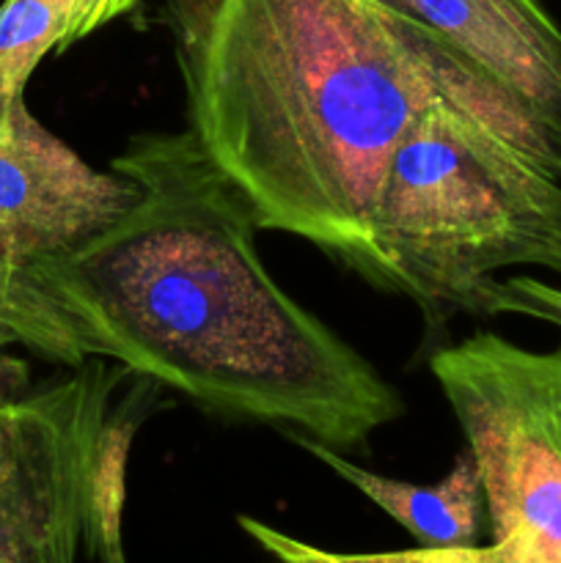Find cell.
<instances>
[{
	"label": "cell",
	"instance_id": "cell-1",
	"mask_svg": "<svg viewBox=\"0 0 561 563\" xmlns=\"http://www.w3.org/2000/svg\"><path fill=\"white\" fill-rule=\"evenodd\" d=\"M138 198L82 245L0 273L3 344L64 366L110 361L286 438L336 451L405 410L394 385L292 300L256 220L190 132H143L113 157Z\"/></svg>",
	"mask_w": 561,
	"mask_h": 563
},
{
	"label": "cell",
	"instance_id": "cell-2",
	"mask_svg": "<svg viewBox=\"0 0 561 563\" xmlns=\"http://www.w3.org/2000/svg\"><path fill=\"white\" fill-rule=\"evenodd\" d=\"M163 22L187 132L258 229L300 236L380 289L374 207L407 126L440 97L517 99L377 0H165Z\"/></svg>",
	"mask_w": 561,
	"mask_h": 563
},
{
	"label": "cell",
	"instance_id": "cell-3",
	"mask_svg": "<svg viewBox=\"0 0 561 563\" xmlns=\"http://www.w3.org/2000/svg\"><path fill=\"white\" fill-rule=\"evenodd\" d=\"M372 234L383 289L429 328L487 317L504 269L561 275L559 141L517 99H435L385 165Z\"/></svg>",
	"mask_w": 561,
	"mask_h": 563
},
{
	"label": "cell",
	"instance_id": "cell-4",
	"mask_svg": "<svg viewBox=\"0 0 561 563\" xmlns=\"http://www.w3.org/2000/svg\"><path fill=\"white\" fill-rule=\"evenodd\" d=\"M429 368L479 467L493 542L561 563V344L534 352L479 330Z\"/></svg>",
	"mask_w": 561,
	"mask_h": 563
},
{
	"label": "cell",
	"instance_id": "cell-5",
	"mask_svg": "<svg viewBox=\"0 0 561 563\" xmlns=\"http://www.w3.org/2000/svg\"><path fill=\"white\" fill-rule=\"evenodd\" d=\"M135 198L130 176L94 168L33 119L25 93H0V273L82 245Z\"/></svg>",
	"mask_w": 561,
	"mask_h": 563
},
{
	"label": "cell",
	"instance_id": "cell-6",
	"mask_svg": "<svg viewBox=\"0 0 561 563\" xmlns=\"http://www.w3.org/2000/svg\"><path fill=\"white\" fill-rule=\"evenodd\" d=\"M509 88L561 146V27L542 0H377Z\"/></svg>",
	"mask_w": 561,
	"mask_h": 563
},
{
	"label": "cell",
	"instance_id": "cell-7",
	"mask_svg": "<svg viewBox=\"0 0 561 563\" xmlns=\"http://www.w3.org/2000/svg\"><path fill=\"white\" fill-rule=\"evenodd\" d=\"M302 451L317 456L328 465L336 476L366 495L374 506L394 517L407 533H413L421 548H468L479 544L482 537V520L487 515L484 506L482 478L473 462L471 451H460L446 473V478L435 487H418V484L399 482V478L380 476L346 460L341 451L317 443L311 438H292Z\"/></svg>",
	"mask_w": 561,
	"mask_h": 563
},
{
	"label": "cell",
	"instance_id": "cell-8",
	"mask_svg": "<svg viewBox=\"0 0 561 563\" xmlns=\"http://www.w3.org/2000/svg\"><path fill=\"white\" fill-rule=\"evenodd\" d=\"M154 385L138 388L124 396L116 407H110L108 423L99 445L97 473L91 482V500H88V531L86 553L99 563H127L121 548V515L127 500V462H130L132 440L138 427L146 418V401L154 396Z\"/></svg>",
	"mask_w": 561,
	"mask_h": 563
},
{
	"label": "cell",
	"instance_id": "cell-9",
	"mask_svg": "<svg viewBox=\"0 0 561 563\" xmlns=\"http://www.w3.org/2000/svg\"><path fill=\"white\" fill-rule=\"evenodd\" d=\"M72 0H6L0 5V93H25L53 49H66Z\"/></svg>",
	"mask_w": 561,
	"mask_h": 563
},
{
	"label": "cell",
	"instance_id": "cell-10",
	"mask_svg": "<svg viewBox=\"0 0 561 563\" xmlns=\"http://www.w3.org/2000/svg\"><path fill=\"white\" fill-rule=\"evenodd\" d=\"M242 531L275 563H528L509 544H468V548H418L396 553H333L278 531L256 517H237Z\"/></svg>",
	"mask_w": 561,
	"mask_h": 563
},
{
	"label": "cell",
	"instance_id": "cell-11",
	"mask_svg": "<svg viewBox=\"0 0 561 563\" xmlns=\"http://www.w3.org/2000/svg\"><path fill=\"white\" fill-rule=\"evenodd\" d=\"M498 313H517L539 322L556 324L561 330V289L531 275H512L495 280L487 297V317Z\"/></svg>",
	"mask_w": 561,
	"mask_h": 563
},
{
	"label": "cell",
	"instance_id": "cell-12",
	"mask_svg": "<svg viewBox=\"0 0 561 563\" xmlns=\"http://www.w3.org/2000/svg\"><path fill=\"white\" fill-rule=\"evenodd\" d=\"M138 0H72L69 31H66V47L80 38L91 36L108 22L119 20L121 14L135 9Z\"/></svg>",
	"mask_w": 561,
	"mask_h": 563
},
{
	"label": "cell",
	"instance_id": "cell-13",
	"mask_svg": "<svg viewBox=\"0 0 561 563\" xmlns=\"http://www.w3.org/2000/svg\"><path fill=\"white\" fill-rule=\"evenodd\" d=\"M0 308H3V284H0ZM0 344H3V339H0Z\"/></svg>",
	"mask_w": 561,
	"mask_h": 563
}]
</instances>
